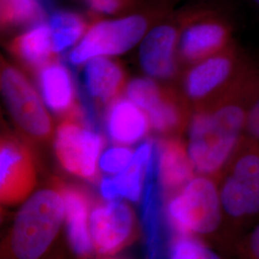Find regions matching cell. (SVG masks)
<instances>
[{"instance_id":"cell-4","label":"cell","mask_w":259,"mask_h":259,"mask_svg":"<svg viewBox=\"0 0 259 259\" xmlns=\"http://www.w3.org/2000/svg\"><path fill=\"white\" fill-rule=\"evenodd\" d=\"M178 60L185 68L232 46L237 29L235 14L227 5L197 3L180 11Z\"/></svg>"},{"instance_id":"cell-12","label":"cell","mask_w":259,"mask_h":259,"mask_svg":"<svg viewBox=\"0 0 259 259\" xmlns=\"http://www.w3.org/2000/svg\"><path fill=\"white\" fill-rule=\"evenodd\" d=\"M37 84L47 109L65 118H83L74 79L69 69L53 60L37 71Z\"/></svg>"},{"instance_id":"cell-1","label":"cell","mask_w":259,"mask_h":259,"mask_svg":"<svg viewBox=\"0 0 259 259\" xmlns=\"http://www.w3.org/2000/svg\"><path fill=\"white\" fill-rule=\"evenodd\" d=\"M259 97V69L212 106L191 113L186 150L195 171L216 178L245 135Z\"/></svg>"},{"instance_id":"cell-26","label":"cell","mask_w":259,"mask_h":259,"mask_svg":"<svg viewBox=\"0 0 259 259\" xmlns=\"http://www.w3.org/2000/svg\"><path fill=\"white\" fill-rule=\"evenodd\" d=\"M245 135L259 141V97L250 109Z\"/></svg>"},{"instance_id":"cell-6","label":"cell","mask_w":259,"mask_h":259,"mask_svg":"<svg viewBox=\"0 0 259 259\" xmlns=\"http://www.w3.org/2000/svg\"><path fill=\"white\" fill-rule=\"evenodd\" d=\"M169 1L156 10L150 17L133 13L114 19L93 22L69 54L72 65H81L98 57L120 55L146 35L152 19H157L171 11Z\"/></svg>"},{"instance_id":"cell-20","label":"cell","mask_w":259,"mask_h":259,"mask_svg":"<svg viewBox=\"0 0 259 259\" xmlns=\"http://www.w3.org/2000/svg\"><path fill=\"white\" fill-rule=\"evenodd\" d=\"M51 31L52 47L55 54L73 47L83 37L91 24L74 12L58 10L47 19Z\"/></svg>"},{"instance_id":"cell-23","label":"cell","mask_w":259,"mask_h":259,"mask_svg":"<svg viewBox=\"0 0 259 259\" xmlns=\"http://www.w3.org/2000/svg\"><path fill=\"white\" fill-rule=\"evenodd\" d=\"M171 259H222L202 242L184 235L174 243Z\"/></svg>"},{"instance_id":"cell-9","label":"cell","mask_w":259,"mask_h":259,"mask_svg":"<svg viewBox=\"0 0 259 259\" xmlns=\"http://www.w3.org/2000/svg\"><path fill=\"white\" fill-rule=\"evenodd\" d=\"M104 139L83 118H65L57 128L56 156L68 173L84 180L97 178V163Z\"/></svg>"},{"instance_id":"cell-27","label":"cell","mask_w":259,"mask_h":259,"mask_svg":"<svg viewBox=\"0 0 259 259\" xmlns=\"http://www.w3.org/2000/svg\"><path fill=\"white\" fill-rule=\"evenodd\" d=\"M234 5L239 4L243 8L248 10L259 22V0H233Z\"/></svg>"},{"instance_id":"cell-24","label":"cell","mask_w":259,"mask_h":259,"mask_svg":"<svg viewBox=\"0 0 259 259\" xmlns=\"http://www.w3.org/2000/svg\"><path fill=\"white\" fill-rule=\"evenodd\" d=\"M135 152L124 146H113L104 152L99 166L107 174H119L129 166Z\"/></svg>"},{"instance_id":"cell-8","label":"cell","mask_w":259,"mask_h":259,"mask_svg":"<svg viewBox=\"0 0 259 259\" xmlns=\"http://www.w3.org/2000/svg\"><path fill=\"white\" fill-rule=\"evenodd\" d=\"M0 85L6 108L17 127L34 140L49 139L53 134V122L26 76L17 67L2 62Z\"/></svg>"},{"instance_id":"cell-17","label":"cell","mask_w":259,"mask_h":259,"mask_svg":"<svg viewBox=\"0 0 259 259\" xmlns=\"http://www.w3.org/2000/svg\"><path fill=\"white\" fill-rule=\"evenodd\" d=\"M158 184L167 191L182 189L194 178V167L186 147L176 139L156 144Z\"/></svg>"},{"instance_id":"cell-18","label":"cell","mask_w":259,"mask_h":259,"mask_svg":"<svg viewBox=\"0 0 259 259\" xmlns=\"http://www.w3.org/2000/svg\"><path fill=\"white\" fill-rule=\"evenodd\" d=\"M60 192L65 201L66 228L70 246L76 254L85 256L92 251L93 247L88 225L89 199L75 187L63 186Z\"/></svg>"},{"instance_id":"cell-16","label":"cell","mask_w":259,"mask_h":259,"mask_svg":"<svg viewBox=\"0 0 259 259\" xmlns=\"http://www.w3.org/2000/svg\"><path fill=\"white\" fill-rule=\"evenodd\" d=\"M154 146L155 143L152 140L143 142L136 150L129 166L113 178L105 177L103 179L100 192L104 198L115 200L124 197L133 202L139 201Z\"/></svg>"},{"instance_id":"cell-5","label":"cell","mask_w":259,"mask_h":259,"mask_svg":"<svg viewBox=\"0 0 259 259\" xmlns=\"http://www.w3.org/2000/svg\"><path fill=\"white\" fill-rule=\"evenodd\" d=\"M65 217L60 191L41 189L20 207L11 235V250L17 259H38L49 248Z\"/></svg>"},{"instance_id":"cell-14","label":"cell","mask_w":259,"mask_h":259,"mask_svg":"<svg viewBox=\"0 0 259 259\" xmlns=\"http://www.w3.org/2000/svg\"><path fill=\"white\" fill-rule=\"evenodd\" d=\"M104 126L112 141L124 145L143 139L151 128L147 113L127 97H118L109 104Z\"/></svg>"},{"instance_id":"cell-7","label":"cell","mask_w":259,"mask_h":259,"mask_svg":"<svg viewBox=\"0 0 259 259\" xmlns=\"http://www.w3.org/2000/svg\"><path fill=\"white\" fill-rule=\"evenodd\" d=\"M168 216L184 235H208L222 227L225 217L216 179L194 177L168 204Z\"/></svg>"},{"instance_id":"cell-11","label":"cell","mask_w":259,"mask_h":259,"mask_svg":"<svg viewBox=\"0 0 259 259\" xmlns=\"http://www.w3.org/2000/svg\"><path fill=\"white\" fill-rule=\"evenodd\" d=\"M35 185V169L27 148L10 136L0 145V193L4 203L23 199Z\"/></svg>"},{"instance_id":"cell-2","label":"cell","mask_w":259,"mask_h":259,"mask_svg":"<svg viewBox=\"0 0 259 259\" xmlns=\"http://www.w3.org/2000/svg\"><path fill=\"white\" fill-rule=\"evenodd\" d=\"M215 179L224 223L232 228L236 244L259 220L258 140L244 135Z\"/></svg>"},{"instance_id":"cell-22","label":"cell","mask_w":259,"mask_h":259,"mask_svg":"<svg viewBox=\"0 0 259 259\" xmlns=\"http://www.w3.org/2000/svg\"><path fill=\"white\" fill-rule=\"evenodd\" d=\"M165 92L152 78H135L125 87L126 97L138 105L145 112H148Z\"/></svg>"},{"instance_id":"cell-28","label":"cell","mask_w":259,"mask_h":259,"mask_svg":"<svg viewBox=\"0 0 259 259\" xmlns=\"http://www.w3.org/2000/svg\"><path fill=\"white\" fill-rule=\"evenodd\" d=\"M132 1H135V2H137V3H138V0H132Z\"/></svg>"},{"instance_id":"cell-10","label":"cell","mask_w":259,"mask_h":259,"mask_svg":"<svg viewBox=\"0 0 259 259\" xmlns=\"http://www.w3.org/2000/svg\"><path fill=\"white\" fill-rule=\"evenodd\" d=\"M179 37V13L170 11L142 38L139 47V63L145 74L160 81L176 78L180 70Z\"/></svg>"},{"instance_id":"cell-13","label":"cell","mask_w":259,"mask_h":259,"mask_svg":"<svg viewBox=\"0 0 259 259\" xmlns=\"http://www.w3.org/2000/svg\"><path fill=\"white\" fill-rule=\"evenodd\" d=\"M133 227V213L126 204L111 201L95 207L90 221L94 248L104 254L114 252L129 238Z\"/></svg>"},{"instance_id":"cell-3","label":"cell","mask_w":259,"mask_h":259,"mask_svg":"<svg viewBox=\"0 0 259 259\" xmlns=\"http://www.w3.org/2000/svg\"><path fill=\"white\" fill-rule=\"evenodd\" d=\"M259 69V64L237 41L221 52L185 68L183 98L192 112L221 100Z\"/></svg>"},{"instance_id":"cell-15","label":"cell","mask_w":259,"mask_h":259,"mask_svg":"<svg viewBox=\"0 0 259 259\" xmlns=\"http://www.w3.org/2000/svg\"><path fill=\"white\" fill-rule=\"evenodd\" d=\"M82 79L87 94L100 105L111 104L126 87L123 68L107 57H98L87 62L83 65Z\"/></svg>"},{"instance_id":"cell-19","label":"cell","mask_w":259,"mask_h":259,"mask_svg":"<svg viewBox=\"0 0 259 259\" xmlns=\"http://www.w3.org/2000/svg\"><path fill=\"white\" fill-rule=\"evenodd\" d=\"M10 49L19 61L37 71L55 60L51 31L47 19L31 25L23 34L15 37Z\"/></svg>"},{"instance_id":"cell-25","label":"cell","mask_w":259,"mask_h":259,"mask_svg":"<svg viewBox=\"0 0 259 259\" xmlns=\"http://www.w3.org/2000/svg\"><path fill=\"white\" fill-rule=\"evenodd\" d=\"M234 255L235 259H259V220L236 242Z\"/></svg>"},{"instance_id":"cell-21","label":"cell","mask_w":259,"mask_h":259,"mask_svg":"<svg viewBox=\"0 0 259 259\" xmlns=\"http://www.w3.org/2000/svg\"><path fill=\"white\" fill-rule=\"evenodd\" d=\"M0 20L3 28L34 25L46 20L38 0H0Z\"/></svg>"}]
</instances>
